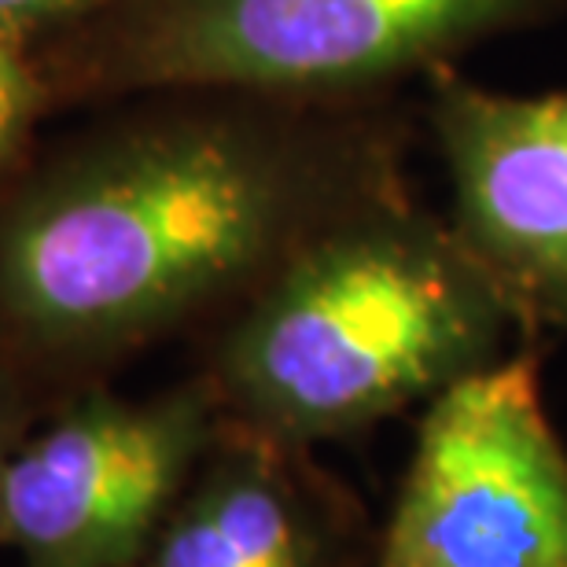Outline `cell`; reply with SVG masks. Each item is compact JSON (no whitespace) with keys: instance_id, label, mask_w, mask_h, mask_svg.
I'll use <instances>...</instances> for the list:
<instances>
[{"instance_id":"1","label":"cell","mask_w":567,"mask_h":567,"mask_svg":"<svg viewBox=\"0 0 567 567\" xmlns=\"http://www.w3.org/2000/svg\"><path fill=\"white\" fill-rule=\"evenodd\" d=\"M516 321L453 229L383 210L306 244L225 347L262 435L336 439L505 358Z\"/></svg>"},{"instance_id":"2","label":"cell","mask_w":567,"mask_h":567,"mask_svg":"<svg viewBox=\"0 0 567 567\" xmlns=\"http://www.w3.org/2000/svg\"><path fill=\"white\" fill-rule=\"evenodd\" d=\"M284 218V181L251 144L174 133L33 210L8 240L4 284L41 328L126 336L247 277Z\"/></svg>"},{"instance_id":"3","label":"cell","mask_w":567,"mask_h":567,"mask_svg":"<svg viewBox=\"0 0 567 567\" xmlns=\"http://www.w3.org/2000/svg\"><path fill=\"white\" fill-rule=\"evenodd\" d=\"M365 567H567V446L530 354L424 405Z\"/></svg>"},{"instance_id":"4","label":"cell","mask_w":567,"mask_h":567,"mask_svg":"<svg viewBox=\"0 0 567 567\" xmlns=\"http://www.w3.org/2000/svg\"><path fill=\"white\" fill-rule=\"evenodd\" d=\"M549 4L557 0H169L147 63L174 82L361 85Z\"/></svg>"},{"instance_id":"5","label":"cell","mask_w":567,"mask_h":567,"mask_svg":"<svg viewBox=\"0 0 567 567\" xmlns=\"http://www.w3.org/2000/svg\"><path fill=\"white\" fill-rule=\"evenodd\" d=\"M199 399L89 405L0 472V519L33 567H130L207 442Z\"/></svg>"},{"instance_id":"6","label":"cell","mask_w":567,"mask_h":567,"mask_svg":"<svg viewBox=\"0 0 567 567\" xmlns=\"http://www.w3.org/2000/svg\"><path fill=\"white\" fill-rule=\"evenodd\" d=\"M435 122L464 251L519 332H567V93L497 96L453 78Z\"/></svg>"},{"instance_id":"7","label":"cell","mask_w":567,"mask_h":567,"mask_svg":"<svg viewBox=\"0 0 567 567\" xmlns=\"http://www.w3.org/2000/svg\"><path fill=\"white\" fill-rule=\"evenodd\" d=\"M347 527L269 450L210 464L196 491L169 508L144 567H343Z\"/></svg>"},{"instance_id":"8","label":"cell","mask_w":567,"mask_h":567,"mask_svg":"<svg viewBox=\"0 0 567 567\" xmlns=\"http://www.w3.org/2000/svg\"><path fill=\"white\" fill-rule=\"evenodd\" d=\"M30 96H33L30 74L22 71L16 49L8 44V30H0V152L16 137L22 118H27Z\"/></svg>"},{"instance_id":"9","label":"cell","mask_w":567,"mask_h":567,"mask_svg":"<svg viewBox=\"0 0 567 567\" xmlns=\"http://www.w3.org/2000/svg\"><path fill=\"white\" fill-rule=\"evenodd\" d=\"M74 4H82V0H0V30L55 16V11H66Z\"/></svg>"}]
</instances>
